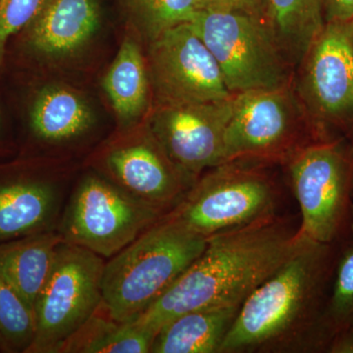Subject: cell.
Instances as JSON below:
<instances>
[{
    "mask_svg": "<svg viewBox=\"0 0 353 353\" xmlns=\"http://www.w3.org/2000/svg\"><path fill=\"white\" fill-rule=\"evenodd\" d=\"M325 21L347 22L353 16V0H320Z\"/></svg>",
    "mask_w": 353,
    "mask_h": 353,
    "instance_id": "27",
    "label": "cell"
},
{
    "mask_svg": "<svg viewBox=\"0 0 353 353\" xmlns=\"http://www.w3.org/2000/svg\"><path fill=\"white\" fill-rule=\"evenodd\" d=\"M101 23L95 0H48L28 26L31 50L46 58L73 54L94 37Z\"/></svg>",
    "mask_w": 353,
    "mask_h": 353,
    "instance_id": "15",
    "label": "cell"
},
{
    "mask_svg": "<svg viewBox=\"0 0 353 353\" xmlns=\"http://www.w3.org/2000/svg\"><path fill=\"white\" fill-rule=\"evenodd\" d=\"M275 167L236 160L208 169L169 213L205 240L280 214L285 190Z\"/></svg>",
    "mask_w": 353,
    "mask_h": 353,
    "instance_id": "4",
    "label": "cell"
},
{
    "mask_svg": "<svg viewBox=\"0 0 353 353\" xmlns=\"http://www.w3.org/2000/svg\"><path fill=\"white\" fill-rule=\"evenodd\" d=\"M322 141L304 110L294 83L234 94L225 132V162L284 166L299 150Z\"/></svg>",
    "mask_w": 353,
    "mask_h": 353,
    "instance_id": "6",
    "label": "cell"
},
{
    "mask_svg": "<svg viewBox=\"0 0 353 353\" xmlns=\"http://www.w3.org/2000/svg\"><path fill=\"white\" fill-rule=\"evenodd\" d=\"M341 250L299 234L290 256L241 304L219 353H321L323 315Z\"/></svg>",
    "mask_w": 353,
    "mask_h": 353,
    "instance_id": "1",
    "label": "cell"
},
{
    "mask_svg": "<svg viewBox=\"0 0 353 353\" xmlns=\"http://www.w3.org/2000/svg\"><path fill=\"white\" fill-rule=\"evenodd\" d=\"M294 88L322 141L353 137V43L345 22H326L296 67Z\"/></svg>",
    "mask_w": 353,
    "mask_h": 353,
    "instance_id": "9",
    "label": "cell"
},
{
    "mask_svg": "<svg viewBox=\"0 0 353 353\" xmlns=\"http://www.w3.org/2000/svg\"><path fill=\"white\" fill-rule=\"evenodd\" d=\"M128 3L150 41L171 28L190 22L201 9V0H128Z\"/></svg>",
    "mask_w": 353,
    "mask_h": 353,
    "instance_id": "24",
    "label": "cell"
},
{
    "mask_svg": "<svg viewBox=\"0 0 353 353\" xmlns=\"http://www.w3.org/2000/svg\"><path fill=\"white\" fill-rule=\"evenodd\" d=\"M164 214L101 174L88 173L69 194L57 231L65 243L109 259Z\"/></svg>",
    "mask_w": 353,
    "mask_h": 353,
    "instance_id": "8",
    "label": "cell"
},
{
    "mask_svg": "<svg viewBox=\"0 0 353 353\" xmlns=\"http://www.w3.org/2000/svg\"><path fill=\"white\" fill-rule=\"evenodd\" d=\"M32 131L41 143L64 145L83 138L94 122L87 102L73 90L58 85L43 88L30 114Z\"/></svg>",
    "mask_w": 353,
    "mask_h": 353,
    "instance_id": "18",
    "label": "cell"
},
{
    "mask_svg": "<svg viewBox=\"0 0 353 353\" xmlns=\"http://www.w3.org/2000/svg\"><path fill=\"white\" fill-rule=\"evenodd\" d=\"M299 229L296 221L280 213L209 239L201 254L132 322L157 334L183 313L241 305L290 256Z\"/></svg>",
    "mask_w": 353,
    "mask_h": 353,
    "instance_id": "2",
    "label": "cell"
},
{
    "mask_svg": "<svg viewBox=\"0 0 353 353\" xmlns=\"http://www.w3.org/2000/svg\"><path fill=\"white\" fill-rule=\"evenodd\" d=\"M321 353H353V245L341 250L321 325Z\"/></svg>",
    "mask_w": 353,
    "mask_h": 353,
    "instance_id": "22",
    "label": "cell"
},
{
    "mask_svg": "<svg viewBox=\"0 0 353 353\" xmlns=\"http://www.w3.org/2000/svg\"><path fill=\"white\" fill-rule=\"evenodd\" d=\"M233 99L199 103L158 104L148 128L165 152L192 180L224 163L225 132Z\"/></svg>",
    "mask_w": 353,
    "mask_h": 353,
    "instance_id": "13",
    "label": "cell"
},
{
    "mask_svg": "<svg viewBox=\"0 0 353 353\" xmlns=\"http://www.w3.org/2000/svg\"><path fill=\"white\" fill-rule=\"evenodd\" d=\"M111 105L124 126L138 122L150 102V73L143 52L134 39L127 37L103 80Z\"/></svg>",
    "mask_w": 353,
    "mask_h": 353,
    "instance_id": "19",
    "label": "cell"
},
{
    "mask_svg": "<svg viewBox=\"0 0 353 353\" xmlns=\"http://www.w3.org/2000/svg\"><path fill=\"white\" fill-rule=\"evenodd\" d=\"M34 334V310L0 277V350L6 353H28Z\"/></svg>",
    "mask_w": 353,
    "mask_h": 353,
    "instance_id": "23",
    "label": "cell"
},
{
    "mask_svg": "<svg viewBox=\"0 0 353 353\" xmlns=\"http://www.w3.org/2000/svg\"><path fill=\"white\" fill-rule=\"evenodd\" d=\"M148 64L158 104L199 103L234 97L212 53L189 23L171 28L150 41Z\"/></svg>",
    "mask_w": 353,
    "mask_h": 353,
    "instance_id": "11",
    "label": "cell"
},
{
    "mask_svg": "<svg viewBox=\"0 0 353 353\" xmlns=\"http://www.w3.org/2000/svg\"><path fill=\"white\" fill-rule=\"evenodd\" d=\"M157 333L134 322H121L102 304L58 348L57 353H150Z\"/></svg>",
    "mask_w": 353,
    "mask_h": 353,
    "instance_id": "21",
    "label": "cell"
},
{
    "mask_svg": "<svg viewBox=\"0 0 353 353\" xmlns=\"http://www.w3.org/2000/svg\"><path fill=\"white\" fill-rule=\"evenodd\" d=\"M62 183L41 176L0 181V243L57 231L65 203Z\"/></svg>",
    "mask_w": 353,
    "mask_h": 353,
    "instance_id": "14",
    "label": "cell"
},
{
    "mask_svg": "<svg viewBox=\"0 0 353 353\" xmlns=\"http://www.w3.org/2000/svg\"><path fill=\"white\" fill-rule=\"evenodd\" d=\"M105 260L81 246L58 245L34 306L36 334L28 353H57L102 304Z\"/></svg>",
    "mask_w": 353,
    "mask_h": 353,
    "instance_id": "10",
    "label": "cell"
},
{
    "mask_svg": "<svg viewBox=\"0 0 353 353\" xmlns=\"http://www.w3.org/2000/svg\"><path fill=\"white\" fill-rule=\"evenodd\" d=\"M61 241L57 231H48L0 243V277L24 299L34 312Z\"/></svg>",
    "mask_w": 353,
    "mask_h": 353,
    "instance_id": "16",
    "label": "cell"
},
{
    "mask_svg": "<svg viewBox=\"0 0 353 353\" xmlns=\"http://www.w3.org/2000/svg\"><path fill=\"white\" fill-rule=\"evenodd\" d=\"M345 24H347L348 34H350V39H352L353 43V16L345 22Z\"/></svg>",
    "mask_w": 353,
    "mask_h": 353,
    "instance_id": "28",
    "label": "cell"
},
{
    "mask_svg": "<svg viewBox=\"0 0 353 353\" xmlns=\"http://www.w3.org/2000/svg\"><path fill=\"white\" fill-rule=\"evenodd\" d=\"M97 165L101 175L165 214L179 205L196 182L172 161L148 126L106 146Z\"/></svg>",
    "mask_w": 353,
    "mask_h": 353,
    "instance_id": "12",
    "label": "cell"
},
{
    "mask_svg": "<svg viewBox=\"0 0 353 353\" xmlns=\"http://www.w3.org/2000/svg\"><path fill=\"white\" fill-rule=\"evenodd\" d=\"M46 1L48 0H0V67L9 39L31 24Z\"/></svg>",
    "mask_w": 353,
    "mask_h": 353,
    "instance_id": "25",
    "label": "cell"
},
{
    "mask_svg": "<svg viewBox=\"0 0 353 353\" xmlns=\"http://www.w3.org/2000/svg\"><path fill=\"white\" fill-rule=\"evenodd\" d=\"M283 167L301 209L299 233L343 250L353 245V137L310 143Z\"/></svg>",
    "mask_w": 353,
    "mask_h": 353,
    "instance_id": "5",
    "label": "cell"
},
{
    "mask_svg": "<svg viewBox=\"0 0 353 353\" xmlns=\"http://www.w3.org/2000/svg\"><path fill=\"white\" fill-rule=\"evenodd\" d=\"M201 9L233 11L248 14L264 20L266 15V0H201Z\"/></svg>",
    "mask_w": 353,
    "mask_h": 353,
    "instance_id": "26",
    "label": "cell"
},
{
    "mask_svg": "<svg viewBox=\"0 0 353 353\" xmlns=\"http://www.w3.org/2000/svg\"><path fill=\"white\" fill-rule=\"evenodd\" d=\"M241 305L190 311L158 330L150 353H219Z\"/></svg>",
    "mask_w": 353,
    "mask_h": 353,
    "instance_id": "17",
    "label": "cell"
},
{
    "mask_svg": "<svg viewBox=\"0 0 353 353\" xmlns=\"http://www.w3.org/2000/svg\"><path fill=\"white\" fill-rule=\"evenodd\" d=\"M208 241L166 213L105 262L102 306L118 321H134L201 254Z\"/></svg>",
    "mask_w": 353,
    "mask_h": 353,
    "instance_id": "3",
    "label": "cell"
},
{
    "mask_svg": "<svg viewBox=\"0 0 353 353\" xmlns=\"http://www.w3.org/2000/svg\"><path fill=\"white\" fill-rule=\"evenodd\" d=\"M189 24L212 53L232 94L284 87L294 81V68L264 20L201 9Z\"/></svg>",
    "mask_w": 353,
    "mask_h": 353,
    "instance_id": "7",
    "label": "cell"
},
{
    "mask_svg": "<svg viewBox=\"0 0 353 353\" xmlns=\"http://www.w3.org/2000/svg\"><path fill=\"white\" fill-rule=\"evenodd\" d=\"M265 23L294 69L326 21L320 0H266Z\"/></svg>",
    "mask_w": 353,
    "mask_h": 353,
    "instance_id": "20",
    "label": "cell"
}]
</instances>
